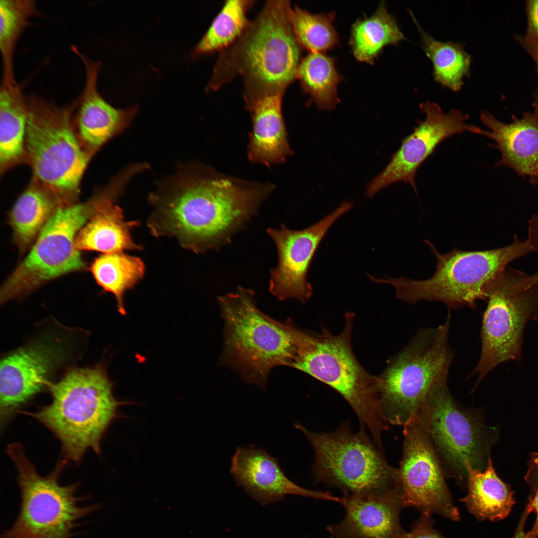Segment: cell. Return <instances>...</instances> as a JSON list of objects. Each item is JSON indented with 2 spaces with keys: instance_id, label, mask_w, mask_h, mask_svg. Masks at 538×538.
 I'll list each match as a JSON object with an SVG mask.
<instances>
[{
  "instance_id": "d6a6232c",
  "label": "cell",
  "mask_w": 538,
  "mask_h": 538,
  "mask_svg": "<svg viewBox=\"0 0 538 538\" xmlns=\"http://www.w3.org/2000/svg\"><path fill=\"white\" fill-rule=\"evenodd\" d=\"M334 13L313 14L298 7L291 8L290 20L300 44L311 52H322L339 43L333 24Z\"/></svg>"
},
{
  "instance_id": "9a60e30c",
  "label": "cell",
  "mask_w": 538,
  "mask_h": 538,
  "mask_svg": "<svg viewBox=\"0 0 538 538\" xmlns=\"http://www.w3.org/2000/svg\"><path fill=\"white\" fill-rule=\"evenodd\" d=\"M425 114L412 132L402 140L386 167L367 185L366 195L373 197L381 190L398 182L408 183L417 194L416 173L420 165L446 138L468 132L481 134L482 130L467 123L468 116L458 109L444 113L438 105L427 101L420 104Z\"/></svg>"
},
{
  "instance_id": "44dd1931",
  "label": "cell",
  "mask_w": 538,
  "mask_h": 538,
  "mask_svg": "<svg viewBox=\"0 0 538 538\" xmlns=\"http://www.w3.org/2000/svg\"><path fill=\"white\" fill-rule=\"evenodd\" d=\"M129 180L123 174L111 180L108 194L76 235L75 246L78 251L109 254L143 250V246L134 241L132 234L139 222L127 221L124 210L117 204Z\"/></svg>"
},
{
  "instance_id": "7402d4cb",
  "label": "cell",
  "mask_w": 538,
  "mask_h": 538,
  "mask_svg": "<svg viewBox=\"0 0 538 538\" xmlns=\"http://www.w3.org/2000/svg\"><path fill=\"white\" fill-rule=\"evenodd\" d=\"M284 92H247V108L252 120L247 152L252 162L270 167L293 154L282 114Z\"/></svg>"
},
{
  "instance_id": "7a4b0ae2",
  "label": "cell",
  "mask_w": 538,
  "mask_h": 538,
  "mask_svg": "<svg viewBox=\"0 0 538 538\" xmlns=\"http://www.w3.org/2000/svg\"><path fill=\"white\" fill-rule=\"evenodd\" d=\"M52 401L34 412H26L60 440L68 460L78 463L88 450L101 454V443L121 404L101 365L69 370L48 387Z\"/></svg>"
},
{
  "instance_id": "603a6c76",
  "label": "cell",
  "mask_w": 538,
  "mask_h": 538,
  "mask_svg": "<svg viewBox=\"0 0 538 538\" xmlns=\"http://www.w3.org/2000/svg\"><path fill=\"white\" fill-rule=\"evenodd\" d=\"M480 120L489 130H482L481 134L493 139L502 153L498 165L523 175L538 176V114L527 113L506 124L483 111Z\"/></svg>"
},
{
  "instance_id": "5bb4252c",
  "label": "cell",
  "mask_w": 538,
  "mask_h": 538,
  "mask_svg": "<svg viewBox=\"0 0 538 538\" xmlns=\"http://www.w3.org/2000/svg\"><path fill=\"white\" fill-rule=\"evenodd\" d=\"M403 454L398 469L399 484L404 507L422 514H436L454 521L460 514L454 505L436 452L418 417L404 426Z\"/></svg>"
},
{
  "instance_id": "4316f807",
  "label": "cell",
  "mask_w": 538,
  "mask_h": 538,
  "mask_svg": "<svg viewBox=\"0 0 538 538\" xmlns=\"http://www.w3.org/2000/svg\"><path fill=\"white\" fill-rule=\"evenodd\" d=\"M404 39L396 19L382 2L373 15L353 24L350 44L357 60L373 64L386 46L397 44Z\"/></svg>"
},
{
  "instance_id": "484cf974",
  "label": "cell",
  "mask_w": 538,
  "mask_h": 538,
  "mask_svg": "<svg viewBox=\"0 0 538 538\" xmlns=\"http://www.w3.org/2000/svg\"><path fill=\"white\" fill-rule=\"evenodd\" d=\"M59 206L53 195L32 178L8 214L13 241L21 254L32 247Z\"/></svg>"
},
{
  "instance_id": "4dcf8cb0",
  "label": "cell",
  "mask_w": 538,
  "mask_h": 538,
  "mask_svg": "<svg viewBox=\"0 0 538 538\" xmlns=\"http://www.w3.org/2000/svg\"><path fill=\"white\" fill-rule=\"evenodd\" d=\"M409 13L419 32L422 47L433 66L434 80L443 86L458 91L463 79L468 76L471 56L459 43L443 42L433 38L419 25L412 12Z\"/></svg>"
},
{
  "instance_id": "8d00e7d4",
  "label": "cell",
  "mask_w": 538,
  "mask_h": 538,
  "mask_svg": "<svg viewBox=\"0 0 538 538\" xmlns=\"http://www.w3.org/2000/svg\"><path fill=\"white\" fill-rule=\"evenodd\" d=\"M530 513L528 507L526 506L519 521L513 538H529L527 533L525 532L524 528L527 519Z\"/></svg>"
},
{
  "instance_id": "f546056e",
  "label": "cell",
  "mask_w": 538,
  "mask_h": 538,
  "mask_svg": "<svg viewBox=\"0 0 538 538\" xmlns=\"http://www.w3.org/2000/svg\"><path fill=\"white\" fill-rule=\"evenodd\" d=\"M296 78L310 102L319 109L331 110L339 103L337 88L343 77L333 58L322 52H310L300 61Z\"/></svg>"
},
{
  "instance_id": "1f68e13d",
  "label": "cell",
  "mask_w": 538,
  "mask_h": 538,
  "mask_svg": "<svg viewBox=\"0 0 538 538\" xmlns=\"http://www.w3.org/2000/svg\"><path fill=\"white\" fill-rule=\"evenodd\" d=\"M251 2L243 0L226 1L196 45L194 54L223 49L238 40L250 24L246 13Z\"/></svg>"
},
{
  "instance_id": "4fadbf2b",
  "label": "cell",
  "mask_w": 538,
  "mask_h": 538,
  "mask_svg": "<svg viewBox=\"0 0 538 538\" xmlns=\"http://www.w3.org/2000/svg\"><path fill=\"white\" fill-rule=\"evenodd\" d=\"M426 432L445 476L467 480V465L484 470L489 448L487 431L478 411L460 404L447 383L435 387L415 415Z\"/></svg>"
},
{
  "instance_id": "ffe728a7",
  "label": "cell",
  "mask_w": 538,
  "mask_h": 538,
  "mask_svg": "<svg viewBox=\"0 0 538 538\" xmlns=\"http://www.w3.org/2000/svg\"><path fill=\"white\" fill-rule=\"evenodd\" d=\"M346 514L327 527L331 538H396L404 531L400 522L404 507L399 484L380 494H343Z\"/></svg>"
},
{
  "instance_id": "74e56055",
  "label": "cell",
  "mask_w": 538,
  "mask_h": 538,
  "mask_svg": "<svg viewBox=\"0 0 538 538\" xmlns=\"http://www.w3.org/2000/svg\"><path fill=\"white\" fill-rule=\"evenodd\" d=\"M529 280L533 284L538 285V271L532 275H530Z\"/></svg>"
},
{
  "instance_id": "6da1fadb",
  "label": "cell",
  "mask_w": 538,
  "mask_h": 538,
  "mask_svg": "<svg viewBox=\"0 0 538 538\" xmlns=\"http://www.w3.org/2000/svg\"><path fill=\"white\" fill-rule=\"evenodd\" d=\"M274 189L201 167L183 168L152 193L147 226L155 237L175 239L196 254L231 243Z\"/></svg>"
},
{
  "instance_id": "cb8c5ba5",
  "label": "cell",
  "mask_w": 538,
  "mask_h": 538,
  "mask_svg": "<svg viewBox=\"0 0 538 538\" xmlns=\"http://www.w3.org/2000/svg\"><path fill=\"white\" fill-rule=\"evenodd\" d=\"M28 98L18 85H1L0 91V174L28 164L26 134Z\"/></svg>"
},
{
  "instance_id": "8fae6325",
  "label": "cell",
  "mask_w": 538,
  "mask_h": 538,
  "mask_svg": "<svg viewBox=\"0 0 538 538\" xmlns=\"http://www.w3.org/2000/svg\"><path fill=\"white\" fill-rule=\"evenodd\" d=\"M106 195L103 188L85 202L57 208L27 256L1 286V304L23 297L62 275L86 269L75 238Z\"/></svg>"
},
{
  "instance_id": "e0dca14e",
  "label": "cell",
  "mask_w": 538,
  "mask_h": 538,
  "mask_svg": "<svg viewBox=\"0 0 538 538\" xmlns=\"http://www.w3.org/2000/svg\"><path fill=\"white\" fill-rule=\"evenodd\" d=\"M65 343L43 338L3 357L0 369V418L4 426L21 406L51 383L68 355Z\"/></svg>"
},
{
  "instance_id": "30bf717a",
  "label": "cell",
  "mask_w": 538,
  "mask_h": 538,
  "mask_svg": "<svg viewBox=\"0 0 538 538\" xmlns=\"http://www.w3.org/2000/svg\"><path fill=\"white\" fill-rule=\"evenodd\" d=\"M294 427L304 434L313 449L315 483L353 495L380 494L399 484L398 469L387 462L383 450L368 435L365 425L360 424L355 433L347 421L329 433L310 431L297 421Z\"/></svg>"
},
{
  "instance_id": "836d02e7",
  "label": "cell",
  "mask_w": 538,
  "mask_h": 538,
  "mask_svg": "<svg viewBox=\"0 0 538 538\" xmlns=\"http://www.w3.org/2000/svg\"><path fill=\"white\" fill-rule=\"evenodd\" d=\"M396 538H445L433 527L430 515L422 514L409 532H404Z\"/></svg>"
},
{
  "instance_id": "ac0fdd59",
  "label": "cell",
  "mask_w": 538,
  "mask_h": 538,
  "mask_svg": "<svg viewBox=\"0 0 538 538\" xmlns=\"http://www.w3.org/2000/svg\"><path fill=\"white\" fill-rule=\"evenodd\" d=\"M230 472L237 485L262 505L283 500L286 495H298L341 503L339 497L327 491L303 488L290 480L278 459L254 444L236 448Z\"/></svg>"
},
{
  "instance_id": "2e32d148",
  "label": "cell",
  "mask_w": 538,
  "mask_h": 538,
  "mask_svg": "<svg viewBox=\"0 0 538 538\" xmlns=\"http://www.w3.org/2000/svg\"><path fill=\"white\" fill-rule=\"evenodd\" d=\"M353 206L352 202L344 201L327 216L303 230H291L283 224L280 229H267L278 255L277 266L270 269L269 291L273 295L279 300L295 298L303 303L311 298L313 288L307 276L312 259L330 228Z\"/></svg>"
},
{
  "instance_id": "83f0119b",
  "label": "cell",
  "mask_w": 538,
  "mask_h": 538,
  "mask_svg": "<svg viewBox=\"0 0 538 538\" xmlns=\"http://www.w3.org/2000/svg\"><path fill=\"white\" fill-rule=\"evenodd\" d=\"M91 271L103 290L114 295L118 311L126 315L124 296L142 279L145 272L143 260L125 252L103 254L93 262Z\"/></svg>"
},
{
  "instance_id": "5b68a950",
  "label": "cell",
  "mask_w": 538,
  "mask_h": 538,
  "mask_svg": "<svg viewBox=\"0 0 538 538\" xmlns=\"http://www.w3.org/2000/svg\"><path fill=\"white\" fill-rule=\"evenodd\" d=\"M217 300L224 321L220 362L239 372L245 383L266 390L272 369L290 367L293 359L295 344L286 320L262 312L252 289L238 286Z\"/></svg>"
},
{
  "instance_id": "f35d334b",
  "label": "cell",
  "mask_w": 538,
  "mask_h": 538,
  "mask_svg": "<svg viewBox=\"0 0 538 538\" xmlns=\"http://www.w3.org/2000/svg\"><path fill=\"white\" fill-rule=\"evenodd\" d=\"M530 49L536 61L538 68V48H530Z\"/></svg>"
},
{
  "instance_id": "3957f363",
  "label": "cell",
  "mask_w": 538,
  "mask_h": 538,
  "mask_svg": "<svg viewBox=\"0 0 538 538\" xmlns=\"http://www.w3.org/2000/svg\"><path fill=\"white\" fill-rule=\"evenodd\" d=\"M353 312L344 314V327L338 335L324 327L320 333L298 328L286 320L292 334L295 353L290 367L303 372L337 391L355 412L361 424L370 430L376 445L383 449L382 434L388 423L381 413L377 377L366 371L352 347Z\"/></svg>"
},
{
  "instance_id": "7c38bea8",
  "label": "cell",
  "mask_w": 538,
  "mask_h": 538,
  "mask_svg": "<svg viewBox=\"0 0 538 538\" xmlns=\"http://www.w3.org/2000/svg\"><path fill=\"white\" fill-rule=\"evenodd\" d=\"M523 273L506 268L486 287L481 351L472 373L477 375L475 387L500 363L521 358L525 326L538 315V286L526 287Z\"/></svg>"
},
{
  "instance_id": "f1b7e54d",
  "label": "cell",
  "mask_w": 538,
  "mask_h": 538,
  "mask_svg": "<svg viewBox=\"0 0 538 538\" xmlns=\"http://www.w3.org/2000/svg\"><path fill=\"white\" fill-rule=\"evenodd\" d=\"M39 14L35 0L0 1V50L2 66L1 85H18L13 67L15 47L30 20Z\"/></svg>"
},
{
  "instance_id": "d590c367",
  "label": "cell",
  "mask_w": 538,
  "mask_h": 538,
  "mask_svg": "<svg viewBox=\"0 0 538 538\" xmlns=\"http://www.w3.org/2000/svg\"><path fill=\"white\" fill-rule=\"evenodd\" d=\"M533 461L538 468V458L534 457ZM527 506L530 513L533 512L536 514L535 524L531 530L527 533L528 537L529 538H537L538 536V487L534 495L530 498Z\"/></svg>"
},
{
  "instance_id": "e575fe53",
  "label": "cell",
  "mask_w": 538,
  "mask_h": 538,
  "mask_svg": "<svg viewBox=\"0 0 538 538\" xmlns=\"http://www.w3.org/2000/svg\"><path fill=\"white\" fill-rule=\"evenodd\" d=\"M529 26L526 41L529 48H538V0L528 3Z\"/></svg>"
},
{
  "instance_id": "8992f818",
  "label": "cell",
  "mask_w": 538,
  "mask_h": 538,
  "mask_svg": "<svg viewBox=\"0 0 538 538\" xmlns=\"http://www.w3.org/2000/svg\"><path fill=\"white\" fill-rule=\"evenodd\" d=\"M26 149L32 178L55 198L59 206L79 202L81 181L91 158L78 137L73 114L78 102L59 107L31 95Z\"/></svg>"
},
{
  "instance_id": "d6986e66",
  "label": "cell",
  "mask_w": 538,
  "mask_h": 538,
  "mask_svg": "<svg viewBox=\"0 0 538 538\" xmlns=\"http://www.w3.org/2000/svg\"><path fill=\"white\" fill-rule=\"evenodd\" d=\"M72 49L82 61L86 73L85 84L74 123L82 147L92 158L107 141L131 124L138 108L134 106L119 109L106 102L97 86L101 64L91 60L76 47Z\"/></svg>"
},
{
  "instance_id": "ba28073f",
  "label": "cell",
  "mask_w": 538,
  "mask_h": 538,
  "mask_svg": "<svg viewBox=\"0 0 538 538\" xmlns=\"http://www.w3.org/2000/svg\"><path fill=\"white\" fill-rule=\"evenodd\" d=\"M425 242L437 259L435 271L430 278L416 280L404 277H374L372 281L392 285L396 297L404 302L438 301L449 310L475 308L477 300L486 299L488 283L509 263L533 252L527 241L517 239L498 249L479 251L454 249L445 254L439 253L428 240Z\"/></svg>"
},
{
  "instance_id": "277c9868",
  "label": "cell",
  "mask_w": 538,
  "mask_h": 538,
  "mask_svg": "<svg viewBox=\"0 0 538 538\" xmlns=\"http://www.w3.org/2000/svg\"><path fill=\"white\" fill-rule=\"evenodd\" d=\"M286 0H271L249 24L234 46L219 61L210 85L214 87L240 74L248 92H284L296 78L301 50Z\"/></svg>"
},
{
  "instance_id": "d4e9b609",
  "label": "cell",
  "mask_w": 538,
  "mask_h": 538,
  "mask_svg": "<svg viewBox=\"0 0 538 538\" xmlns=\"http://www.w3.org/2000/svg\"><path fill=\"white\" fill-rule=\"evenodd\" d=\"M467 494L461 501L477 520L496 522L506 518L516 501L509 485L498 476L490 458L486 469L476 470L469 464Z\"/></svg>"
},
{
  "instance_id": "ab89813d",
  "label": "cell",
  "mask_w": 538,
  "mask_h": 538,
  "mask_svg": "<svg viewBox=\"0 0 538 538\" xmlns=\"http://www.w3.org/2000/svg\"><path fill=\"white\" fill-rule=\"evenodd\" d=\"M534 456H535V457H536V458H538V454H535L534 455Z\"/></svg>"
},
{
  "instance_id": "9c48e42d",
  "label": "cell",
  "mask_w": 538,
  "mask_h": 538,
  "mask_svg": "<svg viewBox=\"0 0 538 538\" xmlns=\"http://www.w3.org/2000/svg\"><path fill=\"white\" fill-rule=\"evenodd\" d=\"M6 451L17 470L21 501L17 518L0 538H72L80 520L99 506H79L86 498L76 496L78 484L61 485L60 476L66 461L59 462L42 476L20 443L9 444Z\"/></svg>"
},
{
  "instance_id": "52a82bcc",
  "label": "cell",
  "mask_w": 538,
  "mask_h": 538,
  "mask_svg": "<svg viewBox=\"0 0 538 538\" xmlns=\"http://www.w3.org/2000/svg\"><path fill=\"white\" fill-rule=\"evenodd\" d=\"M450 321L449 313L443 324L418 331L377 376L380 408L388 423L404 426L430 392L447 383L454 357L448 343Z\"/></svg>"
}]
</instances>
